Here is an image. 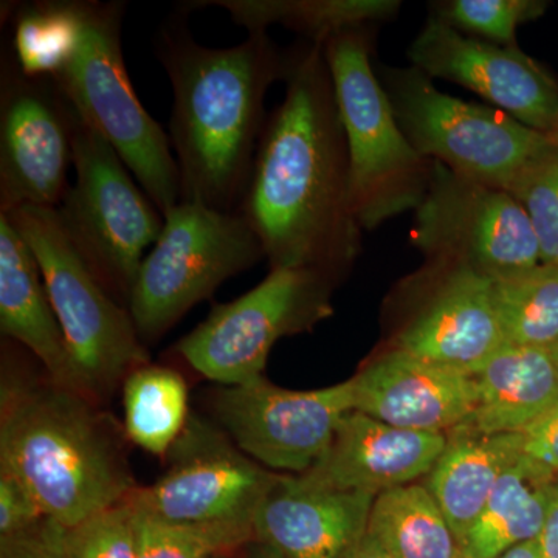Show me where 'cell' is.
<instances>
[{"mask_svg": "<svg viewBox=\"0 0 558 558\" xmlns=\"http://www.w3.org/2000/svg\"><path fill=\"white\" fill-rule=\"evenodd\" d=\"M248 558H282V557L278 556V554L274 553V550L266 548V546L259 545V543H258V548L253 549L252 554H250Z\"/></svg>", "mask_w": 558, "mask_h": 558, "instance_id": "cell-39", "label": "cell"}, {"mask_svg": "<svg viewBox=\"0 0 558 558\" xmlns=\"http://www.w3.org/2000/svg\"><path fill=\"white\" fill-rule=\"evenodd\" d=\"M520 458L558 478V402L519 433Z\"/></svg>", "mask_w": 558, "mask_h": 558, "instance_id": "cell-35", "label": "cell"}, {"mask_svg": "<svg viewBox=\"0 0 558 558\" xmlns=\"http://www.w3.org/2000/svg\"><path fill=\"white\" fill-rule=\"evenodd\" d=\"M336 275L306 267L270 269L240 299L218 304L175 344L186 363L222 387L264 376L279 339L306 332L330 315Z\"/></svg>", "mask_w": 558, "mask_h": 558, "instance_id": "cell-10", "label": "cell"}, {"mask_svg": "<svg viewBox=\"0 0 558 558\" xmlns=\"http://www.w3.org/2000/svg\"><path fill=\"white\" fill-rule=\"evenodd\" d=\"M505 343L494 279L446 259L410 279L392 348L475 377Z\"/></svg>", "mask_w": 558, "mask_h": 558, "instance_id": "cell-15", "label": "cell"}, {"mask_svg": "<svg viewBox=\"0 0 558 558\" xmlns=\"http://www.w3.org/2000/svg\"><path fill=\"white\" fill-rule=\"evenodd\" d=\"M3 216L38 260L81 392L102 405L135 369L150 363L130 310L92 274L65 236L57 208L27 205Z\"/></svg>", "mask_w": 558, "mask_h": 558, "instance_id": "cell-6", "label": "cell"}, {"mask_svg": "<svg viewBox=\"0 0 558 558\" xmlns=\"http://www.w3.org/2000/svg\"><path fill=\"white\" fill-rule=\"evenodd\" d=\"M508 193L526 211L542 264L558 266V148L543 153L510 183Z\"/></svg>", "mask_w": 558, "mask_h": 558, "instance_id": "cell-30", "label": "cell"}, {"mask_svg": "<svg viewBox=\"0 0 558 558\" xmlns=\"http://www.w3.org/2000/svg\"><path fill=\"white\" fill-rule=\"evenodd\" d=\"M446 444L447 435L392 427L354 410L318 461L296 476L310 486L379 497L427 478Z\"/></svg>", "mask_w": 558, "mask_h": 558, "instance_id": "cell-18", "label": "cell"}, {"mask_svg": "<svg viewBox=\"0 0 558 558\" xmlns=\"http://www.w3.org/2000/svg\"><path fill=\"white\" fill-rule=\"evenodd\" d=\"M499 558H543L538 538L523 543V545L515 546V548L508 550V553L502 554Z\"/></svg>", "mask_w": 558, "mask_h": 558, "instance_id": "cell-38", "label": "cell"}, {"mask_svg": "<svg viewBox=\"0 0 558 558\" xmlns=\"http://www.w3.org/2000/svg\"><path fill=\"white\" fill-rule=\"evenodd\" d=\"M191 3L229 11L231 20L248 33L267 32L270 25H282L318 44L348 28L389 20L400 9V2L396 0H211Z\"/></svg>", "mask_w": 558, "mask_h": 558, "instance_id": "cell-24", "label": "cell"}, {"mask_svg": "<svg viewBox=\"0 0 558 558\" xmlns=\"http://www.w3.org/2000/svg\"><path fill=\"white\" fill-rule=\"evenodd\" d=\"M44 517L31 490L10 473L0 472V538L27 531Z\"/></svg>", "mask_w": 558, "mask_h": 558, "instance_id": "cell-34", "label": "cell"}, {"mask_svg": "<svg viewBox=\"0 0 558 558\" xmlns=\"http://www.w3.org/2000/svg\"><path fill=\"white\" fill-rule=\"evenodd\" d=\"M475 379L478 400L464 425L487 435L523 432L558 402L557 349L505 343Z\"/></svg>", "mask_w": 558, "mask_h": 558, "instance_id": "cell-21", "label": "cell"}, {"mask_svg": "<svg viewBox=\"0 0 558 558\" xmlns=\"http://www.w3.org/2000/svg\"><path fill=\"white\" fill-rule=\"evenodd\" d=\"M354 410L413 432L449 435L472 417L476 379L389 348L351 379Z\"/></svg>", "mask_w": 558, "mask_h": 558, "instance_id": "cell-17", "label": "cell"}, {"mask_svg": "<svg viewBox=\"0 0 558 558\" xmlns=\"http://www.w3.org/2000/svg\"><path fill=\"white\" fill-rule=\"evenodd\" d=\"M519 459V433L487 435L461 425L447 435L425 486L446 513L459 543L478 519L499 478Z\"/></svg>", "mask_w": 558, "mask_h": 558, "instance_id": "cell-22", "label": "cell"}, {"mask_svg": "<svg viewBox=\"0 0 558 558\" xmlns=\"http://www.w3.org/2000/svg\"><path fill=\"white\" fill-rule=\"evenodd\" d=\"M371 49L369 25L348 28L323 43L347 132L352 207L368 231L414 211L433 172V160L418 154L400 130Z\"/></svg>", "mask_w": 558, "mask_h": 558, "instance_id": "cell-5", "label": "cell"}, {"mask_svg": "<svg viewBox=\"0 0 558 558\" xmlns=\"http://www.w3.org/2000/svg\"><path fill=\"white\" fill-rule=\"evenodd\" d=\"M557 357H558V348H557Z\"/></svg>", "mask_w": 558, "mask_h": 558, "instance_id": "cell-41", "label": "cell"}, {"mask_svg": "<svg viewBox=\"0 0 558 558\" xmlns=\"http://www.w3.org/2000/svg\"><path fill=\"white\" fill-rule=\"evenodd\" d=\"M65 527L44 517L35 526L0 538V558H65Z\"/></svg>", "mask_w": 558, "mask_h": 558, "instance_id": "cell-33", "label": "cell"}, {"mask_svg": "<svg viewBox=\"0 0 558 558\" xmlns=\"http://www.w3.org/2000/svg\"><path fill=\"white\" fill-rule=\"evenodd\" d=\"M32 379L5 349L0 472L20 480L44 515L64 527L130 499L138 486L123 424L87 396Z\"/></svg>", "mask_w": 558, "mask_h": 558, "instance_id": "cell-3", "label": "cell"}, {"mask_svg": "<svg viewBox=\"0 0 558 558\" xmlns=\"http://www.w3.org/2000/svg\"><path fill=\"white\" fill-rule=\"evenodd\" d=\"M73 170L75 182L57 208L62 230L92 274L128 307L146 250L163 230V215L108 140L76 110Z\"/></svg>", "mask_w": 558, "mask_h": 558, "instance_id": "cell-8", "label": "cell"}, {"mask_svg": "<svg viewBox=\"0 0 558 558\" xmlns=\"http://www.w3.org/2000/svg\"><path fill=\"white\" fill-rule=\"evenodd\" d=\"M123 407L128 439L156 457H167L191 416L182 374L150 363L124 380Z\"/></svg>", "mask_w": 558, "mask_h": 558, "instance_id": "cell-26", "label": "cell"}, {"mask_svg": "<svg viewBox=\"0 0 558 558\" xmlns=\"http://www.w3.org/2000/svg\"><path fill=\"white\" fill-rule=\"evenodd\" d=\"M543 558H558V486L550 501L545 526L538 537Z\"/></svg>", "mask_w": 558, "mask_h": 558, "instance_id": "cell-36", "label": "cell"}, {"mask_svg": "<svg viewBox=\"0 0 558 558\" xmlns=\"http://www.w3.org/2000/svg\"><path fill=\"white\" fill-rule=\"evenodd\" d=\"M154 50L174 95L170 143L180 201L238 211L267 123V90L284 81L292 50H279L267 32L213 49L180 20L160 28Z\"/></svg>", "mask_w": 558, "mask_h": 558, "instance_id": "cell-2", "label": "cell"}, {"mask_svg": "<svg viewBox=\"0 0 558 558\" xmlns=\"http://www.w3.org/2000/svg\"><path fill=\"white\" fill-rule=\"evenodd\" d=\"M344 558H392L373 535L366 534L352 546Z\"/></svg>", "mask_w": 558, "mask_h": 558, "instance_id": "cell-37", "label": "cell"}, {"mask_svg": "<svg viewBox=\"0 0 558 558\" xmlns=\"http://www.w3.org/2000/svg\"><path fill=\"white\" fill-rule=\"evenodd\" d=\"M548 137L550 140V143H553V145L557 146L558 148V126L556 128V130L550 132V134H548Z\"/></svg>", "mask_w": 558, "mask_h": 558, "instance_id": "cell-40", "label": "cell"}, {"mask_svg": "<svg viewBox=\"0 0 558 558\" xmlns=\"http://www.w3.org/2000/svg\"><path fill=\"white\" fill-rule=\"evenodd\" d=\"M159 240L143 259L128 310L143 343H157L227 281L266 259L238 211L180 201L163 215Z\"/></svg>", "mask_w": 558, "mask_h": 558, "instance_id": "cell-7", "label": "cell"}, {"mask_svg": "<svg viewBox=\"0 0 558 558\" xmlns=\"http://www.w3.org/2000/svg\"><path fill=\"white\" fill-rule=\"evenodd\" d=\"M284 101L267 117L238 213L270 269L306 267L341 277L362 248L351 163L323 44L292 49Z\"/></svg>", "mask_w": 558, "mask_h": 558, "instance_id": "cell-1", "label": "cell"}, {"mask_svg": "<svg viewBox=\"0 0 558 558\" xmlns=\"http://www.w3.org/2000/svg\"><path fill=\"white\" fill-rule=\"evenodd\" d=\"M374 499L282 475L256 513L255 542L282 558H344L368 531Z\"/></svg>", "mask_w": 558, "mask_h": 558, "instance_id": "cell-19", "label": "cell"}, {"mask_svg": "<svg viewBox=\"0 0 558 558\" xmlns=\"http://www.w3.org/2000/svg\"><path fill=\"white\" fill-rule=\"evenodd\" d=\"M124 11V2L76 0L75 44L51 80L165 215L180 202L179 168L170 135L143 108L128 75L121 47Z\"/></svg>", "mask_w": 558, "mask_h": 558, "instance_id": "cell-4", "label": "cell"}, {"mask_svg": "<svg viewBox=\"0 0 558 558\" xmlns=\"http://www.w3.org/2000/svg\"><path fill=\"white\" fill-rule=\"evenodd\" d=\"M137 513L130 499L65 527V558H137Z\"/></svg>", "mask_w": 558, "mask_h": 558, "instance_id": "cell-32", "label": "cell"}, {"mask_svg": "<svg viewBox=\"0 0 558 558\" xmlns=\"http://www.w3.org/2000/svg\"><path fill=\"white\" fill-rule=\"evenodd\" d=\"M75 110L51 78L25 75L7 47L0 64V215L58 208L73 167Z\"/></svg>", "mask_w": 558, "mask_h": 558, "instance_id": "cell-13", "label": "cell"}, {"mask_svg": "<svg viewBox=\"0 0 558 558\" xmlns=\"http://www.w3.org/2000/svg\"><path fill=\"white\" fill-rule=\"evenodd\" d=\"M0 332L31 352L53 384L83 395L38 260L3 215H0Z\"/></svg>", "mask_w": 558, "mask_h": 558, "instance_id": "cell-20", "label": "cell"}, {"mask_svg": "<svg viewBox=\"0 0 558 558\" xmlns=\"http://www.w3.org/2000/svg\"><path fill=\"white\" fill-rule=\"evenodd\" d=\"M557 486V476L520 458L499 478L478 519L461 539V558H499L537 539Z\"/></svg>", "mask_w": 558, "mask_h": 558, "instance_id": "cell-23", "label": "cell"}, {"mask_svg": "<svg viewBox=\"0 0 558 558\" xmlns=\"http://www.w3.org/2000/svg\"><path fill=\"white\" fill-rule=\"evenodd\" d=\"M411 242L427 259L462 264L494 281L542 264L526 211L512 194L462 178L438 161L414 209Z\"/></svg>", "mask_w": 558, "mask_h": 558, "instance_id": "cell-12", "label": "cell"}, {"mask_svg": "<svg viewBox=\"0 0 558 558\" xmlns=\"http://www.w3.org/2000/svg\"><path fill=\"white\" fill-rule=\"evenodd\" d=\"M495 301L506 343L558 348V266L495 281Z\"/></svg>", "mask_w": 558, "mask_h": 558, "instance_id": "cell-27", "label": "cell"}, {"mask_svg": "<svg viewBox=\"0 0 558 558\" xmlns=\"http://www.w3.org/2000/svg\"><path fill=\"white\" fill-rule=\"evenodd\" d=\"M216 424L247 457L271 472L301 475L325 453L341 418L354 411L351 379L296 391L266 377L219 388Z\"/></svg>", "mask_w": 558, "mask_h": 558, "instance_id": "cell-14", "label": "cell"}, {"mask_svg": "<svg viewBox=\"0 0 558 558\" xmlns=\"http://www.w3.org/2000/svg\"><path fill=\"white\" fill-rule=\"evenodd\" d=\"M379 80L413 148L462 178L508 191L532 160L553 148L548 135L497 108L444 94L413 65L384 69Z\"/></svg>", "mask_w": 558, "mask_h": 558, "instance_id": "cell-9", "label": "cell"}, {"mask_svg": "<svg viewBox=\"0 0 558 558\" xmlns=\"http://www.w3.org/2000/svg\"><path fill=\"white\" fill-rule=\"evenodd\" d=\"M165 458L163 475L138 487L130 501L140 515L172 526L253 529L282 476L247 457L218 424L193 413Z\"/></svg>", "mask_w": 558, "mask_h": 558, "instance_id": "cell-11", "label": "cell"}, {"mask_svg": "<svg viewBox=\"0 0 558 558\" xmlns=\"http://www.w3.org/2000/svg\"><path fill=\"white\" fill-rule=\"evenodd\" d=\"M368 532L392 558H461V543L425 484L374 499Z\"/></svg>", "mask_w": 558, "mask_h": 558, "instance_id": "cell-25", "label": "cell"}, {"mask_svg": "<svg viewBox=\"0 0 558 558\" xmlns=\"http://www.w3.org/2000/svg\"><path fill=\"white\" fill-rule=\"evenodd\" d=\"M545 9L537 0H449L433 3L432 16L473 38L512 47L520 25L542 16Z\"/></svg>", "mask_w": 558, "mask_h": 558, "instance_id": "cell-31", "label": "cell"}, {"mask_svg": "<svg viewBox=\"0 0 558 558\" xmlns=\"http://www.w3.org/2000/svg\"><path fill=\"white\" fill-rule=\"evenodd\" d=\"M135 513L137 558H222L255 542L253 529L172 526Z\"/></svg>", "mask_w": 558, "mask_h": 558, "instance_id": "cell-29", "label": "cell"}, {"mask_svg": "<svg viewBox=\"0 0 558 558\" xmlns=\"http://www.w3.org/2000/svg\"><path fill=\"white\" fill-rule=\"evenodd\" d=\"M411 65L475 92L531 130L558 126V84L517 46L473 38L429 16L409 49Z\"/></svg>", "mask_w": 558, "mask_h": 558, "instance_id": "cell-16", "label": "cell"}, {"mask_svg": "<svg viewBox=\"0 0 558 558\" xmlns=\"http://www.w3.org/2000/svg\"><path fill=\"white\" fill-rule=\"evenodd\" d=\"M11 51L22 72L51 78L68 60L78 33L76 0H44L14 7Z\"/></svg>", "mask_w": 558, "mask_h": 558, "instance_id": "cell-28", "label": "cell"}]
</instances>
